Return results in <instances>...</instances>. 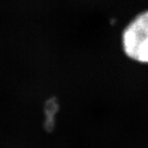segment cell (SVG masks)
Masks as SVG:
<instances>
[{
  "mask_svg": "<svg viewBox=\"0 0 148 148\" xmlns=\"http://www.w3.org/2000/svg\"><path fill=\"white\" fill-rule=\"evenodd\" d=\"M123 43L129 58L148 64V12L138 16L127 27Z\"/></svg>",
  "mask_w": 148,
  "mask_h": 148,
  "instance_id": "1",
  "label": "cell"
}]
</instances>
